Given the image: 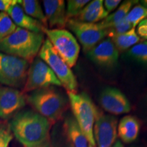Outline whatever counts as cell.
<instances>
[{
	"instance_id": "d6a6232c",
	"label": "cell",
	"mask_w": 147,
	"mask_h": 147,
	"mask_svg": "<svg viewBox=\"0 0 147 147\" xmlns=\"http://www.w3.org/2000/svg\"><path fill=\"white\" fill-rule=\"evenodd\" d=\"M112 147H124V146L123 144V143L121 142L120 140H117Z\"/></svg>"
},
{
	"instance_id": "ffe728a7",
	"label": "cell",
	"mask_w": 147,
	"mask_h": 147,
	"mask_svg": "<svg viewBox=\"0 0 147 147\" xmlns=\"http://www.w3.org/2000/svg\"><path fill=\"white\" fill-rule=\"evenodd\" d=\"M109 38L113 41L119 52L128 50L140 41V38L138 36L136 28H132L123 34L114 35Z\"/></svg>"
},
{
	"instance_id": "8fae6325",
	"label": "cell",
	"mask_w": 147,
	"mask_h": 147,
	"mask_svg": "<svg viewBox=\"0 0 147 147\" xmlns=\"http://www.w3.org/2000/svg\"><path fill=\"white\" fill-rule=\"evenodd\" d=\"M101 107L108 113L119 115L128 113L131 110V104L120 90L115 87H106L99 95Z\"/></svg>"
},
{
	"instance_id": "277c9868",
	"label": "cell",
	"mask_w": 147,
	"mask_h": 147,
	"mask_svg": "<svg viewBox=\"0 0 147 147\" xmlns=\"http://www.w3.org/2000/svg\"><path fill=\"white\" fill-rule=\"evenodd\" d=\"M67 94L74 118L91 146L96 147L93 129L99 108L84 92L77 93L67 91Z\"/></svg>"
},
{
	"instance_id": "9c48e42d",
	"label": "cell",
	"mask_w": 147,
	"mask_h": 147,
	"mask_svg": "<svg viewBox=\"0 0 147 147\" xmlns=\"http://www.w3.org/2000/svg\"><path fill=\"white\" fill-rule=\"evenodd\" d=\"M66 26L76 36L86 53L108 36L107 29L99 23H84L71 18L67 20Z\"/></svg>"
},
{
	"instance_id": "603a6c76",
	"label": "cell",
	"mask_w": 147,
	"mask_h": 147,
	"mask_svg": "<svg viewBox=\"0 0 147 147\" xmlns=\"http://www.w3.org/2000/svg\"><path fill=\"white\" fill-rule=\"evenodd\" d=\"M128 55L133 59L147 66V41L134 45L129 49Z\"/></svg>"
},
{
	"instance_id": "3957f363",
	"label": "cell",
	"mask_w": 147,
	"mask_h": 147,
	"mask_svg": "<svg viewBox=\"0 0 147 147\" xmlns=\"http://www.w3.org/2000/svg\"><path fill=\"white\" fill-rule=\"evenodd\" d=\"M26 100L35 111L47 118L51 123L57 122L67 109L69 100L55 87H49L31 92Z\"/></svg>"
},
{
	"instance_id": "5b68a950",
	"label": "cell",
	"mask_w": 147,
	"mask_h": 147,
	"mask_svg": "<svg viewBox=\"0 0 147 147\" xmlns=\"http://www.w3.org/2000/svg\"><path fill=\"white\" fill-rule=\"evenodd\" d=\"M38 55L52 69L60 81L61 86H63L67 91L77 93L78 82L76 76L70 67L55 51L47 38H46L42 44Z\"/></svg>"
},
{
	"instance_id": "7402d4cb",
	"label": "cell",
	"mask_w": 147,
	"mask_h": 147,
	"mask_svg": "<svg viewBox=\"0 0 147 147\" xmlns=\"http://www.w3.org/2000/svg\"><path fill=\"white\" fill-rule=\"evenodd\" d=\"M147 18V8L141 4H137L134 6L126 16V19L132 25L134 28H136L138 25Z\"/></svg>"
},
{
	"instance_id": "d6986e66",
	"label": "cell",
	"mask_w": 147,
	"mask_h": 147,
	"mask_svg": "<svg viewBox=\"0 0 147 147\" xmlns=\"http://www.w3.org/2000/svg\"><path fill=\"white\" fill-rule=\"evenodd\" d=\"M138 2V1H134V0H127L125 1L119 5V7L117 9L115 12L113 13L108 14V16L103 21L100 22L99 25L104 29H108L110 27L115 26L123 21L126 18L129 12L133 8L134 5Z\"/></svg>"
},
{
	"instance_id": "ac0fdd59",
	"label": "cell",
	"mask_w": 147,
	"mask_h": 147,
	"mask_svg": "<svg viewBox=\"0 0 147 147\" xmlns=\"http://www.w3.org/2000/svg\"><path fill=\"white\" fill-rule=\"evenodd\" d=\"M140 131V122L134 116H125L117 125V135L126 144L134 142L138 137Z\"/></svg>"
},
{
	"instance_id": "f1b7e54d",
	"label": "cell",
	"mask_w": 147,
	"mask_h": 147,
	"mask_svg": "<svg viewBox=\"0 0 147 147\" xmlns=\"http://www.w3.org/2000/svg\"><path fill=\"white\" fill-rule=\"evenodd\" d=\"M136 31L140 38L147 40V18L143 20L138 25Z\"/></svg>"
},
{
	"instance_id": "1f68e13d",
	"label": "cell",
	"mask_w": 147,
	"mask_h": 147,
	"mask_svg": "<svg viewBox=\"0 0 147 147\" xmlns=\"http://www.w3.org/2000/svg\"><path fill=\"white\" fill-rule=\"evenodd\" d=\"M50 145H51V138L49 139H48L47 140L45 141L44 142L40 143V144L32 145V146H25L24 147H50Z\"/></svg>"
},
{
	"instance_id": "5bb4252c",
	"label": "cell",
	"mask_w": 147,
	"mask_h": 147,
	"mask_svg": "<svg viewBox=\"0 0 147 147\" xmlns=\"http://www.w3.org/2000/svg\"><path fill=\"white\" fill-rule=\"evenodd\" d=\"M48 25L51 29H64L67 22L65 3L63 0L42 1Z\"/></svg>"
},
{
	"instance_id": "6da1fadb",
	"label": "cell",
	"mask_w": 147,
	"mask_h": 147,
	"mask_svg": "<svg viewBox=\"0 0 147 147\" xmlns=\"http://www.w3.org/2000/svg\"><path fill=\"white\" fill-rule=\"evenodd\" d=\"M52 123L33 110L18 112L11 119L9 127L16 140L24 146L44 142L50 138Z\"/></svg>"
},
{
	"instance_id": "cb8c5ba5",
	"label": "cell",
	"mask_w": 147,
	"mask_h": 147,
	"mask_svg": "<svg viewBox=\"0 0 147 147\" xmlns=\"http://www.w3.org/2000/svg\"><path fill=\"white\" fill-rule=\"evenodd\" d=\"M17 26L6 12H0V41L12 34Z\"/></svg>"
},
{
	"instance_id": "44dd1931",
	"label": "cell",
	"mask_w": 147,
	"mask_h": 147,
	"mask_svg": "<svg viewBox=\"0 0 147 147\" xmlns=\"http://www.w3.org/2000/svg\"><path fill=\"white\" fill-rule=\"evenodd\" d=\"M18 3L27 15L40 21L47 28V18L39 1L37 0H20L18 1Z\"/></svg>"
},
{
	"instance_id": "7c38bea8",
	"label": "cell",
	"mask_w": 147,
	"mask_h": 147,
	"mask_svg": "<svg viewBox=\"0 0 147 147\" xmlns=\"http://www.w3.org/2000/svg\"><path fill=\"white\" fill-rule=\"evenodd\" d=\"M26 96L23 91L10 87H0V118L13 117L26 105Z\"/></svg>"
},
{
	"instance_id": "7a4b0ae2",
	"label": "cell",
	"mask_w": 147,
	"mask_h": 147,
	"mask_svg": "<svg viewBox=\"0 0 147 147\" xmlns=\"http://www.w3.org/2000/svg\"><path fill=\"white\" fill-rule=\"evenodd\" d=\"M45 41L43 33L30 32L17 27L15 31L0 41V52L32 63Z\"/></svg>"
},
{
	"instance_id": "83f0119b",
	"label": "cell",
	"mask_w": 147,
	"mask_h": 147,
	"mask_svg": "<svg viewBox=\"0 0 147 147\" xmlns=\"http://www.w3.org/2000/svg\"><path fill=\"white\" fill-rule=\"evenodd\" d=\"M50 147H72L70 142L67 140V137L65 136L63 128H62V133L60 138L57 140L55 139V140L53 141V142L51 141Z\"/></svg>"
},
{
	"instance_id": "30bf717a",
	"label": "cell",
	"mask_w": 147,
	"mask_h": 147,
	"mask_svg": "<svg viewBox=\"0 0 147 147\" xmlns=\"http://www.w3.org/2000/svg\"><path fill=\"white\" fill-rule=\"evenodd\" d=\"M118 119L99 110L93 129L96 147H112L117 138Z\"/></svg>"
},
{
	"instance_id": "836d02e7",
	"label": "cell",
	"mask_w": 147,
	"mask_h": 147,
	"mask_svg": "<svg viewBox=\"0 0 147 147\" xmlns=\"http://www.w3.org/2000/svg\"><path fill=\"white\" fill-rule=\"evenodd\" d=\"M141 3H142V5L143 6L147 8V0H143V1H141Z\"/></svg>"
},
{
	"instance_id": "4316f807",
	"label": "cell",
	"mask_w": 147,
	"mask_h": 147,
	"mask_svg": "<svg viewBox=\"0 0 147 147\" xmlns=\"http://www.w3.org/2000/svg\"><path fill=\"white\" fill-rule=\"evenodd\" d=\"M13 138L9 126L0 125V147H8Z\"/></svg>"
},
{
	"instance_id": "2e32d148",
	"label": "cell",
	"mask_w": 147,
	"mask_h": 147,
	"mask_svg": "<svg viewBox=\"0 0 147 147\" xmlns=\"http://www.w3.org/2000/svg\"><path fill=\"white\" fill-rule=\"evenodd\" d=\"M62 128L72 147H93L89 144L73 115H67L66 116L64 119Z\"/></svg>"
},
{
	"instance_id": "484cf974",
	"label": "cell",
	"mask_w": 147,
	"mask_h": 147,
	"mask_svg": "<svg viewBox=\"0 0 147 147\" xmlns=\"http://www.w3.org/2000/svg\"><path fill=\"white\" fill-rule=\"evenodd\" d=\"M134 28L132 25L129 22L127 21L126 18H125L123 21H122L120 23L117 24L115 26L110 27V28L107 29L108 30V36L107 38L114 36V35L121 34L128 32L129 30Z\"/></svg>"
},
{
	"instance_id": "ba28073f",
	"label": "cell",
	"mask_w": 147,
	"mask_h": 147,
	"mask_svg": "<svg viewBox=\"0 0 147 147\" xmlns=\"http://www.w3.org/2000/svg\"><path fill=\"white\" fill-rule=\"evenodd\" d=\"M61 84L49 66L39 57H36L29 65L23 93L49 87H61Z\"/></svg>"
},
{
	"instance_id": "52a82bcc",
	"label": "cell",
	"mask_w": 147,
	"mask_h": 147,
	"mask_svg": "<svg viewBox=\"0 0 147 147\" xmlns=\"http://www.w3.org/2000/svg\"><path fill=\"white\" fill-rule=\"evenodd\" d=\"M29 67L25 59L0 52V84L15 89L23 87Z\"/></svg>"
},
{
	"instance_id": "4fadbf2b",
	"label": "cell",
	"mask_w": 147,
	"mask_h": 147,
	"mask_svg": "<svg viewBox=\"0 0 147 147\" xmlns=\"http://www.w3.org/2000/svg\"><path fill=\"white\" fill-rule=\"evenodd\" d=\"M88 58L95 65L111 68L118 63L119 52L109 38H106L87 53Z\"/></svg>"
},
{
	"instance_id": "9a60e30c",
	"label": "cell",
	"mask_w": 147,
	"mask_h": 147,
	"mask_svg": "<svg viewBox=\"0 0 147 147\" xmlns=\"http://www.w3.org/2000/svg\"><path fill=\"white\" fill-rule=\"evenodd\" d=\"M7 14L16 26L36 33H43L44 29L47 28L43 24L29 16L24 12L18 3H16L8 11Z\"/></svg>"
},
{
	"instance_id": "8992f818",
	"label": "cell",
	"mask_w": 147,
	"mask_h": 147,
	"mask_svg": "<svg viewBox=\"0 0 147 147\" xmlns=\"http://www.w3.org/2000/svg\"><path fill=\"white\" fill-rule=\"evenodd\" d=\"M44 34H46L55 51L70 68L76 65L80 47L69 31L65 29L45 28Z\"/></svg>"
},
{
	"instance_id": "f546056e",
	"label": "cell",
	"mask_w": 147,
	"mask_h": 147,
	"mask_svg": "<svg viewBox=\"0 0 147 147\" xmlns=\"http://www.w3.org/2000/svg\"><path fill=\"white\" fill-rule=\"evenodd\" d=\"M121 2V0H105L104 1V6L108 13L113 12L116 8H118Z\"/></svg>"
},
{
	"instance_id": "4dcf8cb0",
	"label": "cell",
	"mask_w": 147,
	"mask_h": 147,
	"mask_svg": "<svg viewBox=\"0 0 147 147\" xmlns=\"http://www.w3.org/2000/svg\"><path fill=\"white\" fill-rule=\"evenodd\" d=\"M16 3H18L17 0H0V11L7 13Z\"/></svg>"
},
{
	"instance_id": "e0dca14e",
	"label": "cell",
	"mask_w": 147,
	"mask_h": 147,
	"mask_svg": "<svg viewBox=\"0 0 147 147\" xmlns=\"http://www.w3.org/2000/svg\"><path fill=\"white\" fill-rule=\"evenodd\" d=\"M108 16L104 6V1L94 0L89 1L78 16L73 19L89 23H98Z\"/></svg>"
},
{
	"instance_id": "d4e9b609",
	"label": "cell",
	"mask_w": 147,
	"mask_h": 147,
	"mask_svg": "<svg viewBox=\"0 0 147 147\" xmlns=\"http://www.w3.org/2000/svg\"><path fill=\"white\" fill-rule=\"evenodd\" d=\"M89 1L88 0H68L66 8V16L67 20L78 16Z\"/></svg>"
}]
</instances>
